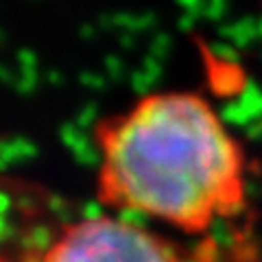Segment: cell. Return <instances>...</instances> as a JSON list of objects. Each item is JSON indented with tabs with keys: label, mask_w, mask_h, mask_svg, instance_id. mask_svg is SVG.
<instances>
[{
	"label": "cell",
	"mask_w": 262,
	"mask_h": 262,
	"mask_svg": "<svg viewBox=\"0 0 262 262\" xmlns=\"http://www.w3.org/2000/svg\"><path fill=\"white\" fill-rule=\"evenodd\" d=\"M103 206L206 234L247 203V160L203 96L155 92L94 129Z\"/></svg>",
	"instance_id": "6da1fadb"
},
{
	"label": "cell",
	"mask_w": 262,
	"mask_h": 262,
	"mask_svg": "<svg viewBox=\"0 0 262 262\" xmlns=\"http://www.w3.org/2000/svg\"><path fill=\"white\" fill-rule=\"evenodd\" d=\"M29 262H216L214 243L186 247L120 216H88L66 225Z\"/></svg>",
	"instance_id": "7a4b0ae2"
}]
</instances>
